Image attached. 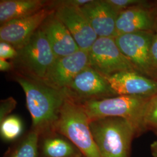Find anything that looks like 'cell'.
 <instances>
[{"label": "cell", "instance_id": "1", "mask_svg": "<svg viewBox=\"0 0 157 157\" xmlns=\"http://www.w3.org/2000/svg\"><path fill=\"white\" fill-rule=\"evenodd\" d=\"M15 79L22 88L26 107L32 120V130L39 135L54 133L62 106L68 97L65 90H58L42 81L16 73Z\"/></svg>", "mask_w": 157, "mask_h": 157}, {"label": "cell", "instance_id": "2", "mask_svg": "<svg viewBox=\"0 0 157 157\" xmlns=\"http://www.w3.org/2000/svg\"><path fill=\"white\" fill-rule=\"evenodd\" d=\"M90 119L83 105L68 95L54 128V133L66 137L84 157H102L95 145Z\"/></svg>", "mask_w": 157, "mask_h": 157}, {"label": "cell", "instance_id": "3", "mask_svg": "<svg viewBox=\"0 0 157 157\" xmlns=\"http://www.w3.org/2000/svg\"><path fill=\"white\" fill-rule=\"evenodd\" d=\"M93 139L102 157H129L132 141L137 137L127 120L105 117L90 121Z\"/></svg>", "mask_w": 157, "mask_h": 157}, {"label": "cell", "instance_id": "4", "mask_svg": "<svg viewBox=\"0 0 157 157\" xmlns=\"http://www.w3.org/2000/svg\"><path fill=\"white\" fill-rule=\"evenodd\" d=\"M150 97L117 95L99 100L80 102L90 121L105 117H119L127 120L134 127L137 136L146 132L143 115Z\"/></svg>", "mask_w": 157, "mask_h": 157}, {"label": "cell", "instance_id": "5", "mask_svg": "<svg viewBox=\"0 0 157 157\" xmlns=\"http://www.w3.org/2000/svg\"><path fill=\"white\" fill-rule=\"evenodd\" d=\"M17 51V58L12 62L16 73L40 81L43 80L56 58L41 27Z\"/></svg>", "mask_w": 157, "mask_h": 157}, {"label": "cell", "instance_id": "6", "mask_svg": "<svg viewBox=\"0 0 157 157\" xmlns=\"http://www.w3.org/2000/svg\"><path fill=\"white\" fill-rule=\"evenodd\" d=\"M88 52L89 66L102 76L125 71L139 72L119 49L114 37H98Z\"/></svg>", "mask_w": 157, "mask_h": 157}, {"label": "cell", "instance_id": "7", "mask_svg": "<svg viewBox=\"0 0 157 157\" xmlns=\"http://www.w3.org/2000/svg\"><path fill=\"white\" fill-rule=\"evenodd\" d=\"M153 31L122 34L115 37L119 49L140 73L157 81L152 64L151 47Z\"/></svg>", "mask_w": 157, "mask_h": 157}, {"label": "cell", "instance_id": "8", "mask_svg": "<svg viewBox=\"0 0 157 157\" xmlns=\"http://www.w3.org/2000/svg\"><path fill=\"white\" fill-rule=\"evenodd\" d=\"M55 10V8L48 6L32 15L1 25V41L8 43L17 50H20L28 43L33 34Z\"/></svg>", "mask_w": 157, "mask_h": 157}, {"label": "cell", "instance_id": "9", "mask_svg": "<svg viewBox=\"0 0 157 157\" xmlns=\"http://www.w3.org/2000/svg\"><path fill=\"white\" fill-rule=\"evenodd\" d=\"M65 90L69 97L80 102L117 95L105 78L89 66L78 73Z\"/></svg>", "mask_w": 157, "mask_h": 157}, {"label": "cell", "instance_id": "10", "mask_svg": "<svg viewBox=\"0 0 157 157\" xmlns=\"http://www.w3.org/2000/svg\"><path fill=\"white\" fill-rule=\"evenodd\" d=\"M88 66V51L79 50L68 56L57 58L42 82L58 90H65L78 73Z\"/></svg>", "mask_w": 157, "mask_h": 157}, {"label": "cell", "instance_id": "11", "mask_svg": "<svg viewBox=\"0 0 157 157\" xmlns=\"http://www.w3.org/2000/svg\"><path fill=\"white\" fill-rule=\"evenodd\" d=\"M55 15L67 29L80 50L89 51L98 39L80 7L54 2Z\"/></svg>", "mask_w": 157, "mask_h": 157}, {"label": "cell", "instance_id": "12", "mask_svg": "<svg viewBox=\"0 0 157 157\" xmlns=\"http://www.w3.org/2000/svg\"><path fill=\"white\" fill-rule=\"evenodd\" d=\"M117 95L151 97L157 94V81L136 71L103 76Z\"/></svg>", "mask_w": 157, "mask_h": 157}, {"label": "cell", "instance_id": "13", "mask_svg": "<svg viewBox=\"0 0 157 157\" xmlns=\"http://www.w3.org/2000/svg\"><path fill=\"white\" fill-rule=\"evenodd\" d=\"M80 9L98 37H116L119 13L107 0H91Z\"/></svg>", "mask_w": 157, "mask_h": 157}, {"label": "cell", "instance_id": "14", "mask_svg": "<svg viewBox=\"0 0 157 157\" xmlns=\"http://www.w3.org/2000/svg\"><path fill=\"white\" fill-rule=\"evenodd\" d=\"M157 19L156 12L148 6L147 2L130 7L118 15L116 24L117 36L139 32L153 31Z\"/></svg>", "mask_w": 157, "mask_h": 157}, {"label": "cell", "instance_id": "15", "mask_svg": "<svg viewBox=\"0 0 157 157\" xmlns=\"http://www.w3.org/2000/svg\"><path fill=\"white\" fill-rule=\"evenodd\" d=\"M41 28L56 58L68 56L80 50L66 26L55 15V12L46 19Z\"/></svg>", "mask_w": 157, "mask_h": 157}, {"label": "cell", "instance_id": "16", "mask_svg": "<svg viewBox=\"0 0 157 157\" xmlns=\"http://www.w3.org/2000/svg\"><path fill=\"white\" fill-rule=\"evenodd\" d=\"M52 4L50 1L43 0H1V25L32 15L44 8L50 6Z\"/></svg>", "mask_w": 157, "mask_h": 157}, {"label": "cell", "instance_id": "17", "mask_svg": "<svg viewBox=\"0 0 157 157\" xmlns=\"http://www.w3.org/2000/svg\"><path fill=\"white\" fill-rule=\"evenodd\" d=\"M52 133L47 135L43 143L45 157H82V153L70 141L52 136Z\"/></svg>", "mask_w": 157, "mask_h": 157}, {"label": "cell", "instance_id": "18", "mask_svg": "<svg viewBox=\"0 0 157 157\" xmlns=\"http://www.w3.org/2000/svg\"><path fill=\"white\" fill-rule=\"evenodd\" d=\"M39 136L38 133L32 130L10 157H37Z\"/></svg>", "mask_w": 157, "mask_h": 157}, {"label": "cell", "instance_id": "19", "mask_svg": "<svg viewBox=\"0 0 157 157\" xmlns=\"http://www.w3.org/2000/svg\"><path fill=\"white\" fill-rule=\"evenodd\" d=\"M22 121L15 115H10L0 122V133L5 140L16 139L22 134Z\"/></svg>", "mask_w": 157, "mask_h": 157}, {"label": "cell", "instance_id": "20", "mask_svg": "<svg viewBox=\"0 0 157 157\" xmlns=\"http://www.w3.org/2000/svg\"><path fill=\"white\" fill-rule=\"evenodd\" d=\"M145 130H152L157 135V94L151 97L146 104L143 115Z\"/></svg>", "mask_w": 157, "mask_h": 157}, {"label": "cell", "instance_id": "21", "mask_svg": "<svg viewBox=\"0 0 157 157\" xmlns=\"http://www.w3.org/2000/svg\"><path fill=\"white\" fill-rule=\"evenodd\" d=\"M112 7L120 13L125 10L134 6L141 5L147 2L142 0H107Z\"/></svg>", "mask_w": 157, "mask_h": 157}, {"label": "cell", "instance_id": "22", "mask_svg": "<svg viewBox=\"0 0 157 157\" xmlns=\"http://www.w3.org/2000/svg\"><path fill=\"white\" fill-rule=\"evenodd\" d=\"M17 102L12 97L2 100L0 104V122L9 117L17 106Z\"/></svg>", "mask_w": 157, "mask_h": 157}, {"label": "cell", "instance_id": "23", "mask_svg": "<svg viewBox=\"0 0 157 157\" xmlns=\"http://www.w3.org/2000/svg\"><path fill=\"white\" fill-rule=\"evenodd\" d=\"M17 56V51L10 44L4 41H0V58L4 59H15Z\"/></svg>", "mask_w": 157, "mask_h": 157}, {"label": "cell", "instance_id": "24", "mask_svg": "<svg viewBox=\"0 0 157 157\" xmlns=\"http://www.w3.org/2000/svg\"><path fill=\"white\" fill-rule=\"evenodd\" d=\"M151 59L152 66L157 72V19L155 28L153 30L151 47Z\"/></svg>", "mask_w": 157, "mask_h": 157}, {"label": "cell", "instance_id": "25", "mask_svg": "<svg viewBox=\"0 0 157 157\" xmlns=\"http://www.w3.org/2000/svg\"><path fill=\"white\" fill-rule=\"evenodd\" d=\"M12 63L7 61V60L0 58V70L2 72H6L13 68Z\"/></svg>", "mask_w": 157, "mask_h": 157}, {"label": "cell", "instance_id": "26", "mask_svg": "<svg viewBox=\"0 0 157 157\" xmlns=\"http://www.w3.org/2000/svg\"><path fill=\"white\" fill-rule=\"evenodd\" d=\"M150 149L152 157H157V139L151 144Z\"/></svg>", "mask_w": 157, "mask_h": 157}]
</instances>
